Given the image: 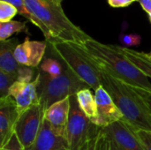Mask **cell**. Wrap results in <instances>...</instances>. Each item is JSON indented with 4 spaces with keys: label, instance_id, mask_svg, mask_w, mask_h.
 Returning <instances> with one entry per match:
<instances>
[{
    "label": "cell",
    "instance_id": "4316f807",
    "mask_svg": "<svg viewBox=\"0 0 151 150\" xmlns=\"http://www.w3.org/2000/svg\"><path fill=\"white\" fill-rule=\"evenodd\" d=\"M0 150H25V149L22 147V145L17 139L16 135L14 134L9 141V142L4 148L0 149Z\"/></svg>",
    "mask_w": 151,
    "mask_h": 150
},
{
    "label": "cell",
    "instance_id": "83f0119b",
    "mask_svg": "<svg viewBox=\"0 0 151 150\" xmlns=\"http://www.w3.org/2000/svg\"><path fill=\"white\" fill-rule=\"evenodd\" d=\"M102 133V131H101ZM98 150H118L115 146L113 145V143L111 142V141L110 139H108L103 133H102V136H101V140L99 142V146H98Z\"/></svg>",
    "mask_w": 151,
    "mask_h": 150
},
{
    "label": "cell",
    "instance_id": "8fae6325",
    "mask_svg": "<svg viewBox=\"0 0 151 150\" xmlns=\"http://www.w3.org/2000/svg\"><path fill=\"white\" fill-rule=\"evenodd\" d=\"M47 43L46 41H31L27 37L15 49L14 57L17 62L21 65L38 68L44 58Z\"/></svg>",
    "mask_w": 151,
    "mask_h": 150
},
{
    "label": "cell",
    "instance_id": "277c9868",
    "mask_svg": "<svg viewBox=\"0 0 151 150\" xmlns=\"http://www.w3.org/2000/svg\"><path fill=\"white\" fill-rule=\"evenodd\" d=\"M52 53L90 88L102 86L103 72L86 51L83 45L73 42L50 43Z\"/></svg>",
    "mask_w": 151,
    "mask_h": 150
},
{
    "label": "cell",
    "instance_id": "6da1fadb",
    "mask_svg": "<svg viewBox=\"0 0 151 150\" xmlns=\"http://www.w3.org/2000/svg\"><path fill=\"white\" fill-rule=\"evenodd\" d=\"M83 47L102 72L133 88L151 92L149 78L120 51L119 46L102 43L91 38Z\"/></svg>",
    "mask_w": 151,
    "mask_h": 150
},
{
    "label": "cell",
    "instance_id": "9c48e42d",
    "mask_svg": "<svg viewBox=\"0 0 151 150\" xmlns=\"http://www.w3.org/2000/svg\"><path fill=\"white\" fill-rule=\"evenodd\" d=\"M95 97L97 104V118L93 121L94 125L98 127H106L123 119V114L103 86L95 91Z\"/></svg>",
    "mask_w": 151,
    "mask_h": 150
},
{
    "label": "cell",
    "instance_id": "d6a6232c",
    "mask_svg": "<svg viewBox=\"0 0 151 150\" xmlns=\"http://www.w3.org/2000/svg\"><path fill=\"white\" fill-rule=\"evenodd\" d=\"M149 15V18H150V20L151 22V13H150V14H148Z\"/></svg>",
    "mask_w": 151,
    "mask_h": 150
},
{
    "label": "cell",
    "instance_id": "30bf717a",
    "mask_svg": "<svg viewBox=\"0 0 151 150\" xmlns=\"http://www.w3.org/2000/svg\"><path fill=\"white\" fill-rule=\"evenodd\" d=\"M40 83L39 74L30 83L15 81L9 90V96H12L17 105L18 114L20 116L35 105L40 104L38 87Z\"/></svg>",
    "mask_w": 151,
    "mask_h": 150
},
{
    "label": "cell",
    "instance_id": "4fadbf2b",
    "mask_svg": "<svg viewBox=\"0 0 151 150\" xmlns=\"http://www.w3.org/2000/svg\"><path fill=\"white\" fill-rule=\"evenodd\" d=\"M70 113V96L58 101L44 111V119L59 136L66 139V128Z\"/></svg>",
    "mask_w": 151,
    "mask_h": 150
},
{
    "label": "cell",
    "instance_id": "d4e9b609",
    "mask_svg": "<svg viewBox=\"0 0 151 150\" xmlns=\"http://www.w3.org/2000/svg\"><path fill=\"white\" fill-rule=\"evenodd\" d=\"M136 134L140 141H142V145L144 146L145 150H151V133L143 131V130H139L136 131Z\"/></svg>",
    "mask_w": 151,
    "mask_h": 150
},
{
    "label": "cell",
    "instance_id": "2e32d148",
    "mask_svg": "<svg viewBox=\"0 0 151 150\" xmlns=\"http://www.w3.org/2000/svg\"><path fill=\"white\" fill-rule=\"evenodd\" d=\"M120 51L148 78L151 79V57L148 53L119 46Z\"/></svg>",
    "mask_w": 151,
    "mask_h": 150
},
{
    "label": "cell",
    "instance_id": "3957f363",
    "mask_svg": "<svg viewBox=\"0 0 151 150\" xmlns=\"http://www.w3.org/2000/svg\"><path fill=\"white\" fill-rule=\"evenodd\" d=\"M102 86L109 92L128 126L134 131L151 133L150 107L134 88L104 72Z\"/></svg>",
    "mask_w": 151,
    "mask_h": 150
},
{
    "label": "cell",
    "instance_id": "ba28073f",
    "mask_svg": "<svg viewBox=\"0 0 151 150\" xmlns=\"http://www.w3.org/2000/svg\"><path fill=\"white\" fill-rule=\"evenodd\" d=\"M100 128L102 133L111 141L118 150H145L136 134V131L123 119Z\"/></svg>",
    "mask_w": 151,
    "mask_h": 150
},
{
    "label": "cell",
    "instance_id": "44dd1931",
    "mask_svg": "<svg viewBox=\"0 0 151 150\" xmlns=\"http://www.w3.org/2000/svg\"><path fill=\"white\" fill-rule=\"evenodd\" d=\"M39 74L38 68L20 65L17 73V81L23 83H30L34 81Z\"/></svg>",
    "mask_w": 151,
    "mask_h": 150
},
{
    "label": "cell",
    "instance_id": "ffe728a7",
    "mask_svg": "<svg viewBox=\"0 0 151 150\" xmlns=\"http://www.w3.org/2000/svg\"><path fill=\"white\" fill-rule=\"evenodd\" d=\"M0 1H4V2H7L11 4H12L18 11V13L22 15L23 17H25L29 22H31L32 24H34L35 27H37L43 34V35L45 34L46 33V30H45V27H43V25L36 19L33 16V14L29 11V10L27 9V5H26V3L24 0H0Z\"/></svg>",
    "mask_w": 151,
    "mask_h": 150
},
{
    "label": "cell",
    "instance_id": "d6986e66",
    "mask_svg": "<svg viewBox=\"0 0 151 150\" xmlns=\"http://www.w3.org/2000/svg\"><path fill=\"white\" fill-rule=\"evenodd\" d=\"M65 69V64L58 58L44 57L38 67L39 72L45 73L50 78H55L61 75Z\"/></svg>",
    "mask_w": 151,
    "mask_h": 150
},
{
    "label": "cell",
    "instance_id": "ac0fdd59",
    "mask_svg": "<svg viewBox=\"0 0 151 150\" xmlns=\"http://www.w3.org/2000/svg\"><path fill=\"white\" fill-rule=\"evenodd\" d=\"M25 33L29 34L27 22L10 20L8 22H0V42L8 40L13 34Z\"/></svg>",
    "mask_w": 151,
    "mask_h": 150
},
{
    "label": "cell",
    "instance_id": "e0dca14e",
    "mask_svg": "<svg viewBox=\"0 0 151 150\" xmlns=\"http://www.w3.org/2000/svg\"><path fill=\"white\" fill-rule=\"evenodd\" d=\"M76 97L81 111L93 123L97 118V104L95 94L92 93L90 88H84L76 94Z\"/></svg>",
    "mask_w": 151,
    "mask_h": 150
},
{
    "label": "cell",
    "instance_id": "52a82bcc",
    "mask_svg": "<svg viewBox=\"0 0 151 150\" xmlns=\"http://www.w3.org/2000/svg\"><path fill=\"white\" fill-rule=\"evenodd\" d=\"M43 119L44 110L41 104L33 106L19 116L14 127V134L24 149L35 141Z\"/></svg>",
    "mask_w": 151,
    "mask_h": 150
},
{
    "label": "cell",
    "instance_id": "7a4b0ae2",
    "mask_svg": "<svg viewBox=\"0 0 151 150\" xmlns=\"http://www.w3.org/2000/svg\"><path fill=\"white\" fill-rule=\"evenodd\" d=\"M29 11L45 27V40L52 42H73L83 45L92 37L73 24L60 4L53 0H24Z\"/></svg>",
    "mask_w": 151,
    "mask_h": 150
},
{
    "label": "cell",
    "instance_id": "8992f818",
    "mask_svg": "<svg viewBox=\"0 0 151 150\" xmlns=\"http://www.w3.org/2000/svg\"><path fill=\"white\" fill-rule=\"evenodd\" d=\"M100 127L94 125L81 111L76 95L70 96V113L66 128V140L70 150H80L98 134Z\"/></svg>",
    "mask_w": 151,
    "mask_h": 150
},
{
    "label": "cell",
    "instance_id": "f546056e",
    "mask_svg": "<svg viewBox=\"0 0 151 150\" xmlns=\"http://www.w3.org/2000/svg\"><path fill=\"white\" fill-rule=\"evenodd\" d=\"M135 89L140 94V95L145 100V102L147 103V104L150 107L151 109V92L144 90V89H141V88H135Z\"/></svg>",
    "mask_w": 151,
    "mask_h": 150
},
{
    "label": "cell",
    "instance_id": "836d02e7",
    "mask_svg": "<svg viewBox=\"0 0 151 150\" xmlns=\"http://www.w3.org/2000/svg\"><path fill=\"white\" fill-rule=\"evenodd\" d=\"M148 54H149V56L151 57V50H150V53H148Z\"/></svg>",
    "mask_w": 151,
    "mask_h": 150
},
{
    "label": "cell",
    "instance_id": "1f68e13d",
    "mask_svg": "<svg viewBox=\"0 0 151 150\" xmlns=\"http://www.w3.org/2000/svg\"><path fill=\"white\" fill-rule=\"evenodd\" d=\"M53 1H55L56 3H58V4H61V3H62V0H53Z\"/></svg>",
    "mask_w": 151,
    "mask_h": 150
},
{
    "label": "cell",
    "instance_id": "7402d4cb",
    "mask_svg": "<svg viewBox=\"0 0 151 150\" xmlns=\"http://www.w3.org/2000/svg\"><path fill=\"white\" fill-rule=\"evenodd\" d=\"M15 81L16 79L13 76L0 71V99L9 96V90Z\"/></svg>",
    "mask_w": 151,
    "mask_h": 150
},
{
    "label": "cell",
    "instance_id": "603a6c76",
    "mask_svg": "<svg viewBox=\"0 0 151 150\" xmlns=\"http://www.w3.org/2000/svg\"><path fill=\"white\" fill-rule=\"evenodd\" d=\"M18 13L17 9L11 4L0 1V22H8Z\"/></svg>",
    "mask_w": 151,
    "mask_h": 150
},
{
    "label": "cell",
    "instance_id": "4dcf8cb0",
    "mask_svg": "<svg viewBox=\"0 0 151 150\" xmlns=\"http://www.w3.org/2000/svg\"><path fill=\"white\" fill-rule=\"evenodd\" d=\"M138 2L147 14L151 13V0H138Z\"/></svg>",
    "mask_w": 151,
    "mask_h": 150
},
{
    "label": "cell",
    "instance_id": "5b68a950",
    "mask_svg": "<svg viewBox=\"0 0 151 150\" xmlns=\"http://www.w3.org/2000/svg\"><path fill=\"white\" fill-rule=\"evenodd\" d=\"M39 77V100L44 111L53 103L76 95L84 88H90L66 66L64 72L58 77L50 78L41 72Z\"/></svg>",
    "mask_w": 151,
    "mask_h": 150
},
{
    "label": "cell",
    "instance_id": "7c38bea8",
    "mask_svg": "<svg viewBox=\"0 0 151 150\" xmlns=\"http://www.w3.org/2000/svg\"><path fill=\"white\" fill-rule=\"evenodd\" d=\"M19 118L14 99L12 96L0 99V149L14 135V127Z\"/></svg>",
    "mask_w": 151,
    "mask_h": 150
},
{
    "label": "cell",
    "instance_id": "f1b7e54d",
    "mask_svg": "<svg viewBox=\"0 0 151 150\" xmlns=\"http://www.w3.org/2000/svg\"><path fill=\"white\" fill-rule=\"evenodd\" d=\"M108 3L111 7L119 8L129 6L133 3V0H108Z\"/></svg>",
    "mask_w": 151,
    "mask_h": 150
},
{
    "label": "cell",
    "instance_id": "9a60e30c",
    "mask_svg": "<svg viewBox=\"0 0 151 150\" xmlns=\"http://www.w3.org/2000/svg\"><path fill=\"white\" fill-rule=\"evenodd\" d=\"M19 44L16 37L0 42V71L13 76L16 81L18 71L21 65L14 57L15 49Z\"/></svg>",
    "mask_w": 151,
    "mask_h": 150
},
{
    "label": "cell",
    "instance_id": "5bb4252c",
    "mask_svg": "<svg viewBox=\"0 0 151 150\" xmlns=\"http://www.w3.org/2000/svg\"><path fill=\"white\" fill-rule=\"evenodd\" d=\"M25 150H70V148L67 140L58 135L49 123L43 119L35 141Z\"/></svg>",
    "mask_w": 151,
    "mask_h": 150
},
{
    "label": "cell",
    "instance_id": "e575fe53",
    "mask_svg": "<svg viewBox=\"0 0 151 150\" xmlns=\"http://www.w3.org/2000/svg\"><path fill=\"white\" fill-rule=\"evenodd\" d=\"M134 1H138V0H133V2H134Z\"/></svg>",
    "mask_w": 151,
    "mask_h": 150
},
{
    "label": "cell",
    "instance_id": "cb8c5ba5",
    "mask_svg": "<svg viewBox=\"0 0 151 150\" xmlns=\"http://www.w3.org/2000/svg\"><path fill=\"white\" fill-rule=\"evenodd\" d=\"M120 42L126 46V48L139 46L142 42V37L137 34H127L120 37Z\"/></svg>",
    "mask_w": 151,
    "mask_h": 150
},
{
    "label": "cell",
    "instance_id": "484cf974",
    "mask_svg": "<svg viewBox=\"0 0 151 150\" xmlns=\"http://www.w3.org/2000/svg\"><path fill=\"white\" fill-rule=\"evenodd\" d=\"M101 136H102V133H101V128H100L98 134L96 135L94 138H92L90 141H88L80 150H98Z\"/></svg>",
    "mask_w": 151,
    "mask_h": 150
}]
</instances>
